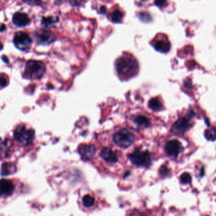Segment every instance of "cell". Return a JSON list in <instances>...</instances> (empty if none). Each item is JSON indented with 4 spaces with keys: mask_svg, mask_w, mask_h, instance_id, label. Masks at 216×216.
Wrapping results in <instances>:
<instances>
[{
    "mask_svg": "<svg viewBox=\"0 0 216 216\" xmlns=\"http://www.w3.org/2000/svg\"><path fill=\"white\" fill-rule=\"evenodd\" d=\"M115 66L119 77L124 79L135 76L139 71L137 61L129 54L119 57L116 61Z\"/></svg>",
    "mask_w": 216,
    "mask_h": 216,
    "instance_id": "cell-1",
    "label": "cell"
},
{
    "mask_svg": "<svg viewBox=\"0 0 216 216\" xmlns=\"http://www.w3.org/2000/svg\"><path fill=\"white\" fill-rule=\"evenodd\" d=\"M46 67L44 64L39 61L31 60L26 64L25 76L31 79H39L44 74Z\"/></svg>",
    "mask_w": 216,
    "mask_h": 216,
    "instance_id": "cell-2",
    "label": "cell"
},
{
    "mask_svg": "<svg viewBox=\"0 0 216 216\" xmlns=\"http://www.w3.org/2000/svg\"><path fill=\"white\" fill-rule=\"evenodd\" d=\"M14 138L21 145L28 146L33 142L35 138V132L34 129L21 125L17 127L14 132Z\"/></svg>",
    "mask_w": 216,
    "mask_h": 216,
    "instance_id": "cell-3",
    "label": "cell"
},
{
    "mask_svg": "<svg viewBox=\"0 0 216 216\" xmlns=\"http://www.w3.org/2000/svg\"><path fill=\"white\" fill-rule=\"evenodd\" d=\"M129 159L135 165L139 167L148 168L151 164V157L147 150H135L128 155Z\"/></svg>",
    "mask_w": 216,
    "mask_h": 216,
    "instance_id": "cell-4",
    "label": "cell"
},
{
    "mask_svg": "<svg viewBox=\"0 0 216 216\" xmlns=\"http://www.w3.org/2000/svg\"><path fill=\"white\" fill-rule=\"evenodd\" d=\"M113 141L119 147L127 148L134 142L135 136L127 129H121L113 135Z\"/></svg>",
    "mask_w": 216,
    "mask_h": 216,
    "instance_id": "cell-5",
    "label": "cell"
},
{
    "mask_svg": "<svg viewBox=\"0 0 216 216\" xmlns=\"http://www.w3.org/2000/svg\"><path fill=\"white\" fill-rule=\"evenodd\" d=\"M13 42L18 49L24 51L31 47L32 41L27 34L23 32H18L15 35Z\"/></svg>",
    "mask_w": 216,
    "mask_h": 216,
    "instance_id": "cell-6",
    "label": "cell"
},
{
    "mask_svg": "<svg viewBox=\"0 0 216 216\" xmlns=\"http://www.w3.org/2000/svg\"><path fill=\"white\" fill-rule=\"evenodd\" d=\"M34 38L39 44L49 45L55 40L54 35L46 30H38L34 33Z\"/></svg>",
    "mask_w": 216,
    "mask_h": 216,
    "instance_id": "cell-7",
    "label": "cell"
},
{
    "mask_svg": "<svg viewBox=\"0 0 216 216\" xmlns=\"http://www.w3.org/2000/svg\"><path fill=\"white\" fill-rule=\"evenodd\" d=\"M182 150V143L177 140H170L165 146V152L169 157H177Z\"/></svg>",
    "mask_w": 216,
    "mask_h": 216,
    "instance_id": "cell-8",
    "label": "cell"
},
{
    "mask_svg": "<svg viewBox=\"0 0 216 216\" xmlns=\"http://www.w3.org/2000/svg\"><path fill=\"white\" fill-rule=\"evenodd\" d=\"M82 159L84 161H88L91 159L94 156L96 153L95 147L92 145H82L78 149Z\"/></svg>",
    "mask_w": 216,
    "mask_h": 216,
    "instance_id": "cell-9",
    "label": "cell"
},
{
    "mask_svg": "<svg viewBox=\"0 0 216 216\" xmlns=\"http://www.w3.org/2000/svg\"><path fill=\"white\" fill-rule=\"evenodd\" d=\"M189 127L188 119L186 118L179 119L172 127V132L175 134H183Z\"/></svg>",
    "mask_w": 216,
    "mask_h": 216,
    "instance_id": "cell-10",
    "label": "cell"
},
{
    "mask_svg": "<svg viewBox=\"0 0 216 216\" xmlns=\"http://www.w3.org/2000/svg\"><path fill=\"white\" fill-rule=\"evenodd\" d=\"M14 185L10 180L3 179L0 180V195L8 196L13 193Z\"/></svg>",
    "mask_w": 216,
    "mask_h": 216,
    "instance_id": "cell-11",
    "label": "cell"
},
{
    "mask_svg": "<svg viewBox=\"0 0 216 216\" xmlns=\"http://www.w3.org/2000/svg\"><path fill=\"white\" fill-rule=\"evenodd\" d=\"M13 23L19 27H24L30 23V18L24 13H16L12 18Z\"/></svg>",
    "mask_w": 216,
    "mask_h": 216,
    "instance_id": "cell-12",
    "label": "cell"
},
{
    "mask_svg": "<svg viewBox=\"0 0 216 216\" xmlns=\"http://www.w3.org/2000/svg\"><path fill=\"white\" fill-rule=\"evenodd\" d=\"M12 148V143L9 139H0V158L9 156Z\"/></svg>",
    "mask_w": 216,
    "mask_h": 216,
    "instance_id": "cell-13",
    "label": "cell"
},
{
    "mask_svg": "<svg viewBox=\"0 0 216 216\" xmlns=\"http://www.w3.org/2000/svg\"><path fill=\"white\" fill-rule=\"evenodd\" d=\"M101 157L110 163H115L118 161L117 155L110 148H105L101 151Z\"/></svg>",
    "mask_w": 216,
    "mask_h": 216,
    "instance_id": "cell-14",
    "label": "cell"
},
{
    "mask_svg": "<svg viewBox=\"0 0 216 216\" xmlns=\"http://www.w3.org/2000/svg\"><path fill=\"white\" fill-rule=\"evenodd\" d=\"M154 47L157 51L166 53L169 51L171 44L168 40H159L154 43Z\"/></svg>",
    "mask_w": 216,
    "mask_h": 216,
    "instance_id": "cell-15",
    "label": "cell"
},
{
    "mask_svg": "<svg viewBox=\"0 0 216 216\" xmlns=\"http://www.w3.org/2000/svg\"><path fill=\"white\" fill-rule=\"evenodd\" d=\"M15 166L14 165L10 163H4L2 165L1 174L2 175H8L13 173L15 171Z\"/></svg>",
    "mask_w": 216,
    "mask_h": 216,
    "instance_id": "cell-16",
    "label": "cell"
},
{
    "mask_svg": "<svg viewBox=\"0 0 216 216\" xmlns=\"http://www.w3.org/2000/svg\"><path fill=\"white\" fill-rule=\"evenodd\" d=\"M133 121L136 125H137L140 126L147 127L149 125V121L148 119L145 116H142V115H139V116H136V117H135L133 119Z\"/></svg>",
    "mask_w": 216,
    "mask_h": 216,
    "instance_id": "cell-17",
    "label": "cell"
},
{
    "mask_svg": "<svg viewBox=\"0 0 216 216\" xmlns=\"http://www.w3.org/2000/svg\"><path fill=\"white\" fill-rule=\"evenodd\" d=\"M149 106L151 110H152L154 111H158L161 108L162 103H161L159 99L152 98L149 100Z\"/></svg>",
    "mask_w": 216,
    "mask_h": 216,
    "instance_id": "cell-18",
    "label": "cell"
},
{
    "mask_svg": "<svg viewBox=\"0 0 216 216\" xmlns=\"http://www.w3.org/2000/svg\"><path fill=\"white\" fill-rule=\"evenodd\" d=\"M123 13L118 10L114 11L111 15V19L112 21H113L114 23H120L122 19H123Z\"/></svg>",
    "mask_w": 216,
    "mask_h": 216,
    "instance_id": "cell-19",
    "label": "cell"
},
{
    "mask_svg": "<svg viewBox=\"0 0 216 216\" xmlns=\"http://www.w3.org/2000/svg\"><path fill=\"white\" fill-rule=\"evenodd\" d=\"M82 203L85 207H91L95 203V199L90 195H86L83 197Z\"/></svg>",
    "mask_w": 216,
    "mask_h": 216,
    "instance_id": "cell-20",
    "label": "cell"
},
{
    "mask_svg": "<svg viewBox=\"0 0 216 216\" xmlns=\"http://www.w3.org/2000/svg\"><path fill=\"white\" fill-rule=\"evenodd\" d=\"M205 136L207 140L214 141L216 140V129L215 128L207 129L205 132Z\"/></svg>",
    "mask_w": 216,
    "mask_h": 216,
    "instance_id": "cell-21",
    "label": "cell"
},
{
    "mask_svg": "<svg viewBox=\"0 0 216 216\" xmlns=\"http://www.w3.org/2000/svg\"><path fill=\"white\" fill-rule=\"evenodd\" d=\"M25 3L33 6H42L46 3L47 0H23Z\"/></svg>",
    "mask_w": 216,
    "mask_h": 216,
    "instance_id": "cell-22",
    "label": "cell"
},
{
    "mask_svg": "<svg viewBox=\"0 0 216 216\" xmlns=\"http://www.w3.org/2000/svg\"><path fill=\"white\" fill-rule=\"evenodd\" d=\"M57 21V18H55L52 17H43L42 18V24L45 26H49L56 23Z\"/></svg>",
    "mask_w": 216,
    "mask_h": 216,
    "instance_id": "cell-23",
    "label": "cell"
},
{
    "mask_svg": "<svg viewBox=\"0 0 216 216\" xmlns=\"http://www.w3.org/2000/svg\"><path fill=\"white\" fill-rule=\"evenodd\" d=\"M180 181L183 184H189L191 181V177L188 172H184L180 176Z\"/></svg>",
    "mask_w": 216,
    "mask_h": 216,
    "instance_id": "cell-24",
    "label": "cell"
},
{
    "mask_svg": "<svg viewBox=\"0 0 216 216\" xmlns=\"http://www.w3.org/2000/svg\"><path fill=\"white\" fill-rule=\"evenodd\" d=\"M8 84V79L4 75H0V87H5Z\"/></svg>",
    "mask_w": 216,
    "mask_h": 216,
    "instance_id": "cell-25",
    "label": "cell"
},
{
    "mask_svg": "<svg viewBox=\"0 0 216 216\" xmlns=\"http://www.w3.org/2000/svg\"><path fill=\"white\" fill-rule=\"evenodd\" d=\"M140 18L141 20H143V21H148L149 20H151V18L150 17V15L147 13H140Z\"/></svg>",
    "mask_w": 216,
    "mask_h": 216,
    "instance_id": "cell-26",
    "label": "cell"
},
{
    "mask_svg": "<svg viewBox=\"0 0 216 216\" xmlns=\"http://www.w3.org/2000/svg\"><path fill=\"white\" fill-rule=\"evenodd\" d=\"M166 1L167 0H155V4L157 6L161 7L165 5V3H166Z\"/></svg>",
    "mask_w": 216,
    "mask_h": 216,
    "instance_id": "cell-27",
    "label": "cell"
},
{
    "mask_svg": "<svg viewBox=\"0 0 216 216\" xmlns=\"http://www.w3.org/2000/svg\"><path fill=\"white\" fill-rule=\"evenodd\" d=\"M82 0H72V5H79L81 4Z\"/></svg>",
    "mask_w": 216,
    "mask_h": 216,
    "instance_id": "cell-28",
    "label": "cell"
},
{
    "mask_svg": "<svg viewBox=\"0 0 216 216\" xmlns=\"http://www.w3.org/2000/svg\"><path fill=\"white\" fill-rule=\"evenodd\" d=\"M167 171H168V168H165V166H162L161 168V173L162 175H164L166 174V172H168Z\"/></svg>",
    "mask_w": 216,
    "mask_h": 216,
    "instance_id": "cell-29",
    "label": "cell"
},
{
    "mask_svg": "<svg viewBox=\"0 0 216 216\" xmlns=\"http://www.w3.org/2000/svg\"><path fill=\"white\" fill-rule=\"evenodd\" d=\"M106 12V8H105L104 6H102L101 8H100V13H102V14H104Z\"/></svg>",
    "mask_w": 216,
    "mask_h": 216,
    "instance_id": "cell-30",
    "label": "cell"
},
{
    "mask_svg": "<svg viewBox=\"0 0 216 216\" xmlns=\"http://www.w3.org/2000/svg\"><path fill=\"white\" fill-rule=\"evenodd\" d=\"M5 29H6V26H5V25L3 24V25L1 26V27H0V31L3 32V31H4Z\"/></svg>",
    "mask_w": 216,
    "mask_h": 216,
    "instance_id": "cell-31",
    "label": "cell"
}]
</instances>
